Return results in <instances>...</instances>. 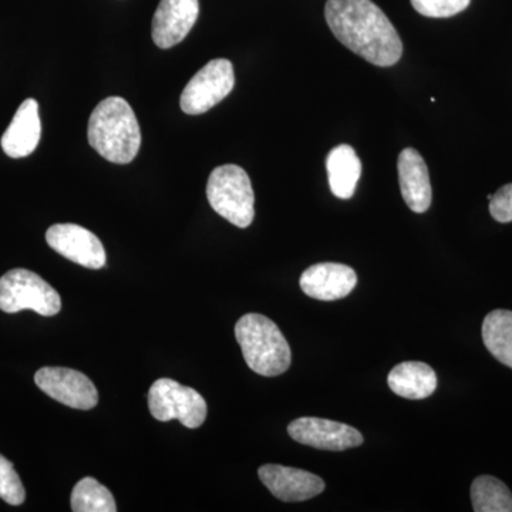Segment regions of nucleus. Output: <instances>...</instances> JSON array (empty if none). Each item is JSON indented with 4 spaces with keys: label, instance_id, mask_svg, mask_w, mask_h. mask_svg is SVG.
<instances>
[{
    "label": "nucleus",
    "instance_id": "nucleus-16",
    "mask_svg": "<svg viewBox=\"0 0 512 512\" xmlns=\"http://www.w3.org/2000/svg\"><path fill=\"white\" fill-rule=\"evenodd\" d=\"M326 170L330 191L340 200H349L355 195L357 183L362 175V163L355 148L348 144L332 148L326 158Z\"/></svg>",
    "mask_w": 512,
    "mask_h": 512
},
{
    "label": "nucleus",
    "instance_id": "nucleus-19",
    "mask_svg": "<svg viewBox=\"0 0 512 512\" xmlns=\"http://www.w3.org/2000/svg\"><path fill=\"white\" fill-rule=\"evenodd\" d=\"M471 501L476 512H512V494L498 478L481 476L471 485Z\"/></svg>",
    "mask_w": 512,
    "mask_h": 512
},
{
    "label": "nucleus",
    "instance_id": "nucleus-7",
    "mask_svg": "<svg viewBox=\"0 0 512 512\" xmlns=\"http://www.w3.org/2000/svg\"><path fill=\"white\" fill-rule=\"evenodd\" d=\"M235 86L234 66L227 59H214L195 74L181 93L180 106L188 116L207 113L227 99Z\"/></svg>",
    "mask_w": 512,
    "mask_h": 512
},
{
    "label": "nucleus",
    "instance_id": "nucleus-21",
    "mask_svg": "<svg viewBox=\"0 0 512 512\" xmlns=\"http://www.w3.org/2000/svg\"><path fill=\"white\" fill-rule=\"evenodd\" d=\"M0 498L10 505L25 503L26 491L8 458L0 454Z\"/></svg>",
    "mask_w": 512,
    "mask_h": 512
},
{
    "label": "nucleus",
    "instance_id": "nucleus-5",
    "mask_svg": "<svg viewBox=\"0 0 512 512\" xmlns=\"http://www.w3.org/2000/svg\"><path fill=\"white\" fill-rule=\"evenodd\" d=\"M26 309L55 316L62 309V299L42 276L28 269H12L0 278V311L18 313Z\"/></svg>",
    "mask_w": 512,
    "mask_h": 512
},
{
    "label": "nucleus",
    "instance_id": "nucleus-6",
    "mask_svg": "<svg viewBox=\"0 0 512 512\" xmlns=\"http://www.w3.org/2000/svg\"><path fill=\"white\" fill-rule=\"evenodd\" d=\"M148 409L158 421H181L187 429H198L207 419V403L197 390L173 379H158L148 392Z\"/></svg>",
    "mask_w": 512,
    "mask_h": 512
},
{
    "label": "nucleus",
    "instance_id": "nucleus-9",
    "mask_svg": "<svg viewBox=\"0 0 512 512\" xmlns=\"http://www.w3.org/2000/svg\"><path fill=\"white\" fill-rule=\"evenodd\" d=\"M46 241L57 254L74 264L90 269H100L106 265V251L100 239L80 225H53L47 229Z\"/></svg>",
    "mask_w": 512,
    "mask_h": 512
},
{
    "label": "nucleus",
    "instance_id": "nucleus-12",
    "mask_svg": "<svg viewBox=\"0 0 512 512\" xmlns=\"http://www.w3.org/2000/svg\"><path fill=\"white\" fill-rule=\"evenodd\" d=\"M200 16L198 0H161L154 13L151 36L160 49L183 42Z\"/></svg>",
    "mask_w": 512,
    "mask_h": 512
},
{
    "label": "nucleus",
    "instance_id": "nucleus-18",
    "mask_svg": "<svg viewBox=\"0 0 512 512\" xmlns=\"http://www.w3.org/2000/svg\"><path fill=\"white\" fill-rule=\"evenodd\" d=\"M485 348L503 365L512 369V312L497 309L483 322Z\"/></svg>",
    "mask_w": 512,
    "mask_h": 512
},
{
    "label": "nucleus",
    "instance_id": "nucleus-22",
    "mask_svg": "<svg viewBox=\"0 0 512 512\" xmlns=\"http://www.w3.org/2000/svg\"><path fill=\"white\" fill-rule=\"evenodd\" d=\"M471 0H412L413 8L426 18H451L466 10Z\"/></svg>",
    "mask_w": 512,
    "mask_h": 512
},
{
    "label": "nucleus",
    "instance_id": "nucleus-11",
    "mask_svg": "<svg viewBox=\"0 0 512 512\" xmlns=\"http://www.w3.org/2000/svg\"><path fill=\"white\" fill-rule=\"evenodd\" d=\"M258 476L272 495L284 503L311 500L325 490L322 478L299 468L266 464L259 468Z\"/></svg>",
    "mask_w": 512,
    "mask_h": 512
},
{
    "label": "nucleus",
    "instance_id": "nucleus-8",
    "mask_svg": "<svg viewBox=\"0 0 512 512\" xmlns=\"http://www.w3.org/2000/svg\"><path fill=\"white\" fill-rule=\"evenodd\" d=\"M35 382L47 396L72 409L92 410L99 403L96 386L79 370L42 367L36 372Z\"/></svg>",
    "mask_w": 512,
    "mask_h": 512
},
{
    "label": "nucleus",
    "instance_id": "nucleus-1",
    "mask_svg": "<svg viewBox=\"0 0 512 512\" xmlns=\"http://www.w3.org/2000/svg\"><path fill=\"white\" fill-rule=\"evenodd\" d=\"M325 18L336 39L367 62L390 67L402 59L399 33L372 0H328Z\"/></svg>",
    "mask_w": 512,
    "mask_h": 512
},
{
    "label": "nucleus",
    "instance_id": "nucleus-2",
    "mask_svg": "<svg viewBox=\"0 0 512 512\" xmlns=\"http://www.w3.org/2000/svg\"><path fill=\"white\" fill-rule=\"evenodd\" d=\"M89 144L104 160L130 164L141 147L140 124L123 97H107L93 110L87 127Z\"/></svg>",
    "mask_w": 512,
    "mask_h": 512
},
{
    "label": "nucleus",
    "instance_id": "nucleus-23",
    "mask_svg": "<svg viewBox=\"0 0 512 512\" xmlns=\"http://www.w3.org/2000/svg\"><path fill=\"white\" fill-rule=\"evenodd\" d=\"M490 214L501 224L512 222V184L504 185L491 197Z\"/></svg>",
    "mask_w": 512,
    "mask_h": 512
},
{
    "label": "nucleus",
    "instance_id": "nucleus-14",
    "mask_svg": "<svg viewBox=\"0 0 512 512\" xmlns=\"http://www.w3.org/2000/svg\"><path fill=\"white\" fill-rule=\"evenodd\" d=\"M400 191L407 207L417 214L429 210L433 191H431L429 168L419 151L404 148L397 160Z\"/></svg>",
    "mask_w": 512,
    "mask_h": 512
},
{
    "label": "nucleus",
    "instance_id": "nucleus-17",
    "mask_svg": "<svg viewBox=\"0 0 512 512\" xmlns=\"http://www.w3.org/2000/svg\"><path fill=\"white\" fill-rule=\"evenodd\" d=\"M387 383L397 396L421 400L436 392L437 376L426 363L403 362L390 372Z\"/></svg>",
    "mask_w": 512,
    "mask_h": 512
},
{
    "label": "nucleus",
    "instance_id": "nucleus-4",
    "mask_svg": "<svg viewBox=\"0 0 512 512\" xmlns=\"http://www.w3.org/2000/svg\"><path fill=\"white\" fill-rule=\"evenodd\" d=\"M212 210L238 228H248L255 218V194L247 171L235 164L212 171L207 184Z\"/></svg>",
    "mask_w": 512,
    "mask_h": 512
},
{
    "label": "nucleus",
    "instance_id": "nucleus-10",
    "mask_svg": "<svg viewBox=\"0 0 512 512\" xmlns=\"http://www.w3.org/2000/svg\"><path fill=\"white\" fill-rule=\"evenodd\" d=\"M293 440L319 450L345 451L362 446L363 436L359 430L338 421L301 417L288 426Z\"/></svg>",
    "mask_w": 512,
    "mask_h": 512
},
{
    "label": "nucleus",
    "instance_id": "nucleus-15",
    "mask_svg": "<svg viewBox=\"0 0 512 512\" xmlns=\"http://www.w3.org/2000/svg\"><path fill=\"white\" fill-rule=\"evenodd\" d=\"M40 136H42V121H40L39 103L35 99H28L20 104L0 144L6 156L25 158L39 146Z\"/></svg>",
    "mask_w": 512,
    "mask_h": 512
},
{
    "label": "nucleus",
    "instance_id": "nucleus-20",
    "mask_svg": "<svg viewBox=\"0 0 512 512\" xmlns=\"http://www.w3.org/2000/svg\"><path fill=\"white\" fill-rule=\"evenodd\" d=\"M70 505L74 512H116V501L109 488L96 478L86 477L73 488Z\"/></svg>",
    "mask_w": 512,
    "mask_h": 512
},
{
    "label": "nucleus",
    "instance_id": "nucleus-3",
    "mask_svg": "<svg viewBox=\"0 0 512 512\" xmlns=\"http://www.w3.org/2000/svg\"><path fill=\"white\" fill-rule=\"evenodd\" d=\"M235 338L249 369L258 375L275 377L289 369L291 348L281 329L259 313H247L235 325Z\"/></svg>",
    "mask_w": 512,
    "mask_h": 512
},
{
    "label": "nucleus",
    "instance_id": "nucleus-13",
    "mask_svg": "<svg viewBox=\"0 0 512 512\" xmlns=\"http://www.w3.org/2000/svg\"><path fill=\"white\" fill-rule=\"evenodd\" d=\"M299 284L309 298L325 302L339 301L355 289L357 275L348 265L323 262L306 269Z\"/></svg>",
    "mask_w": 512,
    "mask_h": 512
}]
</instances>
